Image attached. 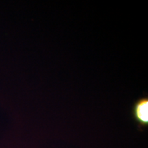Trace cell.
<instances>
[{
	"mask_svg": "<svg viewBox=\"0 0 148 148\" xmlns=\"http://www.w3.org/2000/svg\"><path fill=\"white\" fill-rule=\"evenodd\" d=\"M132 113L136 120L140 124L145 125L148 123V98L143 97L138 99L134 103Z\"/></svg>",
	"mask_w": 148,
	"mask_h": 148,
	"instance_id": "1",
	"label": "cell"
}]
</instances>
